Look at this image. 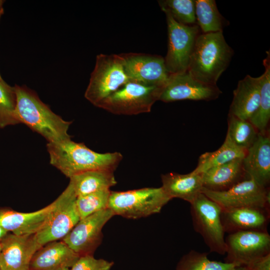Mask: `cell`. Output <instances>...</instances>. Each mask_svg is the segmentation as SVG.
Listing matches in <instances>:
<instances>
[{
  "label": "cell",
  "mask_w": 270,
  "mask_h": 270,
  "mask_svg": "<svg viewBox=\"0 0 270 270\" xmlns=\"http://www.w3.org/2000/svg\"><path fill=\"white\" fill-rule=\"evenodd\" d=\"M46 148L50 164L69 178L90 170L114 172L122 158L118 152L98 153L71 138L48 142Z\"/></svg>",
  "instance_id": "cell-1"
},
{
  "label": "cell",
  "mask_w": 270,
  "mask_h": 270,
  "mask_svg": "<svg viewBox=\"0 0 270 270\" xmlns=\"http://www.w3.org/2000/svg\"><path fill=\"white\" fill-rule=\"evenodd\" d=\"M15 117L18 122L26 125L44 136L48 142L70 139L68 130L71 124L54 114L32 90L16 85Z\"/></svg>",
  "instance_id": "cell-2"
},
{
  "label": "cell",
  "mask_w": 270,
  "mask_h": 270,
  "mask_svg": "<svg viewBox=\"0 0 270 270\" xmlns=\"http://www.w3.org/2000/svg\"><path fill=\"white\" fill-rule=\"evenodd\" d=\"M233 54L222 32H201L196 40L187 72L204 84L216 86Z\"/></svg>",
  "instance_id": "cell-3"
},
{
  "label": "cell",
  "mask_w": 270,
  "mask_h": 270,
  "mask_svg": "<svg viewBox=\"0 0 270 270\" xmlns=\"http://www.w3.org/2000/svg\"><path fill=\"white\" fill-rule=\"evenodd\" d=\"M130 80L125 70L122 54H99L96 56L84 96L97 106Z\"/></svg>",
  "instance_id": "cell-4"
},
{
  "label": "cell",
  "mask_w": 270,
  "mask_h": 270,
  "mask_svg": "<svg viewBox=\"0 0 270 270\" xmlns=\"http://www.w3.org/2000/svg\"><path fill=\"white\" fill-rule=\"evenodd\" d=\"M171 200L162 186L110 191L108 208L114 215L136 219L160 212Z\"/></svg>",
  "instance_id": "cell-5"
},
{
  "label": "cell",
  "mask_w": 270,
  "mask_h": 270,
  "mask_svg": "<svg viewBox=\"0 0 270 270\" xmlns=\"http://www.w3.org/2000/svg\"><path fill=\"white\" fill-rule=\"evenodd\" d=\"M164 86L130 80L102 101L97 107L116 114L148 112L159 100Z\"/></svg>",
  "instance_id": "cell-6"
},
{
  "label": "cell",
  "mask_w": 270,
  "mask_h": 270,
  "mask_svg": "<svg viewBox=\"0 0 270 270\" xmlns=\"http://www.w3.org/2000/svg\"><path fill=\"white\" fill-rule=\"evenodd\" d=\"M222 209L201 192L190 204L194 228L202 237L210 252L225 254L224 230L222 222Z\"/></svg>",
  "instance_id": "cell-7"
},
{
  "label": "cell",
  "mask_w": 270,
  "mask_h": 270,
  "mask_svg": "<svg viewBox=\"0 0 270 270\" xmlns=\"http://www.w3.org/2000/svg\"><path fill=\"white\" fill-rule=\"evenodd\" d=\"M77 196L72 184L54 200V207L47 221L35 234L42 246L62 240L80 220L76 204Z\"/></svg>",
  "instance_id": "cell-8"
},
{
  "label": "cell",
  "mask_w": 270,
  "mask_h": 270,
  "mask_svg": "<svg viewBox=\"0 0 270 270\" xmlns=\"http://www.w3.org/2000/svg\"><path fill=\"white\" fill-rule=\"evenodd\" d=\"M168 52L164 58L167 70L171 74L187 72L196 40L201 33L197 24L187 26L176 22L167 12Z\"/></svg>",
  "instance_id": "cell-9"
},
{
  "label": "cell",
  "mask_w": 270,
  "mask_h": 270,
  "mask_svg": "<svg viewBox=\"0 0 270 270\" xmlns=\"http://www.w3.org/2000/svg\"><path fill=\"white\" fill-rule=\"evenodd\" d=\"M202 192L217 203L222 210L244 207L270 209V191L254 180L247 178L221 192L202 188Z\"/></svg>",
  "instance_id": "cell-10"
},
{
  "label": "cell",
  "mask_w": 270,
  "mask_h": 270,
  "mask_svg": "<svg viewBox=\"0 0 270 270\" xmlns=\"http://www.w3.org/2000/svg\"><path fill=\"white\" fill-rule=\"evenodd\" d=\"M225 262L248 266L270 254V236L267 232L238 231L225 238Z\"/></svg>",
  "instance_id": "cell-11"
},
{
  "label": "cell",
  "mask_w": 270,
  "mask_h": 270,
  "mask_svg": "<svg viewBox=\"0 0 270 270\" xmlns=\"http://www.w3.org/2000/svg\"><path fill=\"white\" fill-rule=\"evenodd\" d=\"M114 216L107 208L80 219L62 240L80 256L92 255L101 242L104 226Z\"/></svg>",
  "instance_id": "cell-12"
},
{
  "label": "cell",
  "mask_w": 270,
  "mask_h": 270,
  "mask_svg": "<svg viewBox=\"0 0 270 270\" xmlns=\"http://www.w3.org/2000/svg\"><path fill=\"white\" fill-rule=\"evenodd\" d=\"M222 93L217 86L204 84L188 72L171 74L159 100L170 102L180 100H210Z\"/></svg>",
  "instance_id": "cell-13"
},
{
  "label": "cell",
  "mask_w": 270,
  "mask_h": 270,
  "mask_svg": "<svg viewBox=\"0 0 270 270\" xmlns=\"http://www.w3.org/2000/svg\"><path fill=\"white\" fill-rule=\"evenodd\" d=\"M126 72L132 80L165 86L171 74L161 56L142 54H122Z\"/></svg>",
  "instance_id": "cell-14"
},
{
  "label": "cell",
  "mask_w": 270,
  "mask_h": 270,
  "mask_svg": "<svg viewBox=\"0 0 270 270\" xmlns=\"http://www.w3.org/2000/svg\"><path fill=\"white\" fill-rule=\"evenodd\" d=\"M0 244V270H30L34 254L42 246L35 234L18 236L8 233Z\"/></svg>",
  "instance_id": "cell-15"
},
{
  "label": "cell",
  "mask_w": 270,
  "mask_h": 270,
  "mask_svg": "<svg viewBox=\"0 0 270 270\" xmlns=\"http://www.w3.org/2000/svg\"><path fill=\"white\" fill-rule=\"evenodd\" d=\"M268 130L259 132L242 158L243 168L248 177L266 188L270 182V137Z\"/></svg>",
  "instance_id": "cell-16"
},
{
  "label": "cell",
  "mask_w": 270,
  "mask_h": 270,
  "mask_svg": "<svg viewBox=\"0 0 270 270\" xmlns=\"http://www.w3.org/2000/svg\"><path fill=\"white\" fill-rule=\"evenodd\" d=\"M55 206L54 201L36 212H20L0 208V226L18 236L36 234L44 226Z\"/></svg>",
  "instance_id": "cell-17"
},
{
  "label": "cell",
  "mask_w": 270,
  "mask_h": 270,
  "mask_svg": "<svg viewBox=\"0 0 270 270\" xmlns=\"http://www.w3.org/2000/svg\"><path fill=\"white\" fill-rule=\"evenodd\" d=\"M270 210L244 207L222 210V222L225 232L244 230L267 232Z\"/></svg>",
  "instance_id": "cell-18"
},
{
  "label": "cell",
  "mask_w": 270,
  "mask_h": 270,
  "mask_svg": "<svg viewBox=\"0 0 270 270\" xmlns=\"http://www.w3.org/2000/svg\"><path fill=\"white\" fill-rule=\"evenodd\" d=\"M80 256L62 240L52 242L35 252L30 262V270L70 268Z\"/></svg>",
  "instance_id": "cell-19"
},
{
  "label": "cell",
  "mask_w": 270,
  "mask_h": 270,
  "mask_svg": "<svg viewBox=\"0 0 270 270\" xmlns=\"http://www.w3.org/2000/svg\"><path fill=\"white\" fill-rule=\"evenodd\" d=\"M228 114L248 120L257 110L260 100L259 78L246 75L234 90Z\"/></svg>",
  "instance_id": "cell-20"
},
{
  "label": "cell",
  "mask_w": 270,
  "mask_h": 270,
  "mask_svg": "<svg viewBox=\"0 0 270 270\" xmlns=\"http://www.w3.org/2000/svg\"><path fill=\"white\" fill-rule=\"evenodd\" d=\"M203 188L212 191L226 190L248 178L244 169L242 158L212 168L202 174Z\"/></svg>",
  "instance_id": "cell-21"
},
{
  "label": "cell",
  "mask_w": 270,
  "mask_h": 270,
  "mask_svg": "<svg viewBox=\"0 0 270 270\" xmlns=\"http://www.w3.org/2000/svg\"><path fill=\"white\" fill-rule=\"evenodd\" d=\"M162 188L172 199L179 198L191 204L202 192V174L193 170L187 174L170 172L161 176Z\"/></svg>",
  "instance_id": "cell-22"
},
{
  "label": "cell",
  "mask_w": 270,
  "mask_h": 270,
  "mask_svg": "<svg viewBox=\"0 0 270 270\" xmlns=\"http://www.w3.org/2000/svg\"><path fill=\"white\" fill-rule=\"evenodd\" d=\"M70 179L77 196L110 190L117 183L114 172L108 170L88 171L74 175Z\"/></svg>",
  "instance_id": "cell-23"
},
{
  "label": "cell",
  "mask_w": 270,
  "mask_h": 270,
  "mask_svg": "<svg viewBox=\"0 0 270 270\" xmlns=\"http://www.w3.org/2000/svg\"><path fill=\"white\" fill-rule=\"evenodd\" d=\"M263 60L264 72L258 77L260 86V100L258 108L248 120L259 132L268 130L270 120V52Z\"/></svg>",
  "instance_id": "cell-24"
},
{
  "label": "cell",
  "mask_w": 270,
  "mask_h": 270,
  "mask_svg": "<svg viewBox=\"0 0 270 270\" xmlns=\"http://www.w3.org/2000/svg\"><path fill=\"white\" fill-rule=\"evenodd\" d=\"M246 152L237 146L226 134L224 141L218 149L212 152H206L200 156L198 165L193 171L202 174L212 168L236 159L243 158Z\"/></svg>",
  "instance_id": "cell-25"
},
{
  "label": "cell",
  "mask_w": 270,
  "mask_h": 270,
  "mask_svg": "<svg viewBox=\"0 0 270 270\" xmlns=\"http://www.w3.org/2000/svg\"><path fill=\"white\" fill-rule=\"evenodd\" d=\"M195 14L196 24L203 34L222 32L228 22L222 16L214 0H196Z\"/></svg>",
  "instance_id": "cell-26"
},
{
  "label": "cell",
  "mask_w": 270,
  "mask_h": 270,
  "mask_svg": "<svg viewBox=\"0 0 270 270\" xmlns=\"http://www.w3.org/2000/svg\"><path fill=\"white\" fill-rule=\"evenodd\" d=\"M226 134L239 148L246 151L256 140L259 132L248 120L228 114Z\"/></svg>",
  "instance_id": "cell-27"
},
{
  "label": "cell",
  "mask_w": 270,
  "mask_h": 270,
  "mask_svg": "<svg viewBox=\"0 0 270 270\" xmlns=\"http://www.w3.org/2000/svg\"><path fill=\"white\" fill-rule=\"evenodd\" d=\"M208 253L192 250L178 262L176 270H231L236 266L232 263L209 260Z\"/></svg>",
  "instance_id": "cell-28"
},
{
  "label": "cell",
  "mask_w": 270,
  "mask_h": 270,
  "mask_svg": "<svg viewBox=\"0 0 270 270\" xmlns=\"http://www.w3.org/2000/svg\"><path fill=\"white\" fill-rule=\"evenodd\" d=\"M158 4L161 10L178 22L187 26L197 24L194 0H159Z\"/></svg>",
  "instance_id": "cell-29"
},
{
  "label": "cell",
  "mask_w": 270,
  "mask_h": 270,
  "mask_svg": "<svg viewBox=\"0 0 270 270\" xmlns=\"http://www.w3.org/2000/svg\"><path fill=\"white\" fill-rule=\"evenodd\" d=\"M110 190H102L77 196L76 204L80 219L108 208Z\"/></svg>",
  "instance_id": "cell-30"
},
{
  "label": "cell",
  "mask_w": 270,
  "mask_h": 270,
  "mask_svg": "<svg viewBox=\"0 0 270 270\" xmlns=\"http://www.w3.org/2000/svg\"><path fill=\"white\" fill-rule=\"evenodd\" d=\"M16 96L14 86L0 80V128L18 124L15 117Z\"/></svg>",
  "instance_id": "cell-31"
},
{
  "label": "cell",
  "mask_w": 270,
  "mask_h": 270,
  "mask_svg": "<svg viewBox=\"0 0 270 270\" xmlns=\"http://www.w3.org/2000/svg\"><path fill=\"white\" fill-rule=\"evenodd\" d=\"M113 264V262L87 254L80 256L70 270H110Z\"/></svg>",
  "instance_id": "cell-32"
},
{
  "label": "cell",
  "mask_w": 270,
  "mask_h": 270,
  "mask_svg": "<svg viewBox=\"0 0 270 270\" xmlns=\"http://www.w3.org/2000/svg\"><path fill=\"white\" fill-rule=\"evenodd\" d=\"M246 266L250 270H270V254L260 258Z\"/></svg>",
  "instance_id": "cell-33"
},
{
  "label": "cell",
  "mask_w": 270,
  "mask_h": 270,
  "mask_svg": "<svg viewBox=\"0 0 270 270\" xmlns=\"http://www.w3.org/2000/svg\"><path fill=\"white\" fill-rule=\"evenodd\" d=\"M8 233V231L0 226V242L3 238Z\"/></svg>",
  "instance_id": "cell-34"
},
{
  "label": "cell",
  "mask_w": 270,
  "mask_h": 270,
  "mask_svg": "<svg viewBox=\"0 0 270 270\" xmlns=\"http://www.w3.org/2000/svg\"><path fill=\"white\" fill-rule=\"evenodd\" d=\"M231 270H250V268L245 266H236Z\"/></svg>",
  "instance_id": "cell-35"
},
{
  "label": "cell",
  "mask_w": 270,
  "mask_h": 270,
  "mask_svg": "<svg viewBox=\"0 0 270 270\" xmlns=\"http://www.w3.org/2000/svg\"><path fill=\"white\" fill-rule=\"evenodd\" d=\"M3 2V0H0V18L4 13V9L2 7Z\"/></svg>",
  "instance_id": "cell-36"
},
{
  "label": "cell",
  "mask_w": 270,
  "mask_h": 270,
  "mask_svg": "<svg viewBox=\"0 0 270 270\" xmlns=\"http://www.w3.org/2000/svg\"><path fill=\"white\" fill-rule=\"evenodd\" d=\"M0 80H3L2 76H0Z\"/></svg>",
  "instance_id": "cell-37"
},
{
  "label": "cell",
  "mask_w": 270,
  "mask_h": 270,
  "mask_svg": "<svg viewBox=\"0 0 270 270\" xmlns=\"http://www.w3.org/2000/svg\"><path fill=\"white\" fill-rule=\"evenodd\" d=\"M63 270H70V268H65V269Z\"/></svg>",
  "instance_id": "cell-38"
},
{
  "label": "cell",
  "mask_w": 270,
  "mask_h": 270,
  "mask_svg": "<svg viewBox=\"0 0 270 270\" xmlns=\"http://www.w3.org/2000/svg\"><path fill=\"white\" fill-rule=\"evenodd\" d=\"M0 250H1V246H0Z\"/></svg>",
  "instance_id": "cell-39"
}]
</instances>
